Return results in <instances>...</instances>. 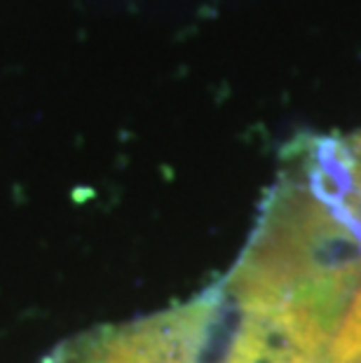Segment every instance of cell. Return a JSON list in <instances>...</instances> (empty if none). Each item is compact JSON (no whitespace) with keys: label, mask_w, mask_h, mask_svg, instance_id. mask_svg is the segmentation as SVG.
I'll use <instances>...</instances> for the list:
<instances>
[{"label":"cell","mask_w":361,"mask_h":363,"mask_svg":"<svg viewBox=\"0 0 361 363\" xmlns=\"http://www.w3.org/2000/svg\"><path fill=\"white\" fill-rule=\"evenodd\" d=\"M359 267L350 253L240 260L197 296L193 363H326Z\"/></svg>","instance_id":"obj_1"},{"label":"cell","mask_w":361,"mask_h":363,"mask_svg":"<svg viewBox=\"0 0 361 363\" xmlns=\"http://www.w3.org/2000/svg\"><path fill=\"white\" fill-rule=\"evenodd\" d=\"M326 363H361V267L328 347Z\"/></svg>","instance_id":"obj_2"},{"label":"cell","mask_w":361,"mask_h":363,"mask_svg":"<svg viewBox=\"0 0 361 363\" xmlns=\"http://www.w3.org/2000/svg\"><path fill=\"white\" fill-rule=\"evenodd\" d=\"M345 145H348L350 162H352V176H355V185H357V192L361 197V131Z\"/></svg>","instance_id":"obj_3"}]
</instances>
